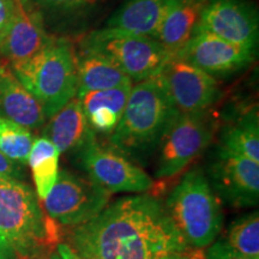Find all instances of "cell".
Instances as JSON below:
<instances>
[{
    "label": "cell",
    "mask_w": 259,
    "mask_h": 259,
    "mask_svg": "<svg viewBox=\"0 0 259 259\" xmlns=\"http://www.w3.org/2000/svg\"><path fill=\"white\" fill-rule=\"evenodd\" d=\"M69 245L85 259H161L190 250L160 199L124 197L74 227Z\"/></svg>",
    "instance_id": "cell-1"
},
{
    "label": "cell",
    "mask_w": 259,
    "mask_h": 259,
    "mask_svg": "<svg viewBox=\"0 0 259 259\" xmlns=\"http://www.w3.org/2000/svg\"><path fill=\"white\" fill-rule=\"evenodd\" d=\"M59 240L60 227L44 211L34 190L0 177V241L15 259H50Z\"/></svg>",
    "instance_id": "cell-2"
},
{
    "label": "cell",
    "mask_w": 259,
    "mask_h": 259,
    "mask_svg": "<svg viewBox=\"0 0 259 259\" xmlns=\"http://www.w3.org/2000/svg\"><path fill=\"white\" fill-rule=\"evenodd\" d=\"M178 114L157 76L138 82L131 88L120 121L111 135L112 147L138 160L148 156L158 148Z\"/></svg>",
    "instance_id": "cell-3"
},
{
    "label": "cell",
    "mask_w": 259,
    "mask_h": 259,
    "mask_svg": "<svg viewBox=\"0 0 259 259\" xmlns=\"http://www.w3.org/2000/svg\"><path fill=\"white\" fill-rule=\"evenodd\" d=\"M9 65L40 102L46 118L53 116L77 95L76 52L69 41L52 38L32 57Z\"/></svg>",
    "instance_id": "cell-4"
},
{
    "label": "cell",
    "mask_w": 259,
    "mask_h": 259,
    "mask_svg": "<svg viewBox=\"0 0 259 259\" xmlns=\"http://www.w3.org/2000/svg\"><path fill=\"white\" fill-rule=\"evenodd\" d=\"M171 222L192 248L208 247L223 225L221 204L200 168L187 171L164 204Z\"/></svg>",
    "instance_id": "cell-5"
},
{
    "label": "cell",
    "mask_w": 259,
    "mask_h": 259,
    "mask_svg": "<svg viewBox=\"0 0 259 259\" xmlns=\"http://www.w3.org/2000/svg\"><path fill=\"white\" fill-rule=\"evenodd\" d=\"M82 47L107 57L137 83L156 76L173 56L155 38L111 28L92 31L84 37Z\"/></svg>",
    "instance_id": "cell-6"
},
{
    "label": "cell",
    "mask_w": 259,
    "mask_h": 259,
    "mask_svg": "<svg viewBox=\"0 0 259 259\" xmlns=\"http://www.w3.org/2000/svg\"><path fill=\"white\" fill-rule=\"evenodd\" d=\"M111 193L89 178L61 169L44 206L51 219L64 227L84 225L108 205Z\"/></svg>",
    "instance_id": "cell-7"
},
{
    "label": "cell",
    "mask_w": 259,
    "mask_h": 259,
    "mask_svg": "<svg viewBox=\"0 0 259 259\" xmlns=\"http://www.w3.org/2000/svg\"><path fill=\"white\" fill-rule=\"evenodd\" d=\"M213 136L212 122L205 113H179L161 139L160 156L155 170L157 178L168 179L183 171L205 150Z\"/></svg>",
    "instance_id": "cell-8"
},
{
    "label": "cell",
    "mask_w": 259,
    "mask_h": 259,
    "mask_svg": "<svg viewBox=\"0 0 259 259\" xmlns=\"http://www.w3.org/2000/svg\"><path fill=\"white\" fill-rule=\"evenodd\" d=\"M78 155L89 179L109 193L145 192L154 186L153 179L141 167L115 148L103 147L95 136Z\"/></svg>",
    "instance_id": "cell-9"
},
{
    "label": "cell",
    "mask_w": 259,
    "mask_h": 259,
    "mask_svg": "<svg viewBox=\"0 0 259 259\" xmlns=\"http://www.w3.org/2000/svg\"><path fill=\"white\" fill-rule=\"evenodd\" d=\"M156 76L181 114L205 113L219 99L218 80L187 61L171 56Z\"/></svg>",
    "instance_id": "cell-10"
},
{
    "label": "cell",
    "mask_w": 259,
    "mask_h": 259,
    "mask_svg": "<svg viewBox=\"0 0 259 259\" xmlns=\"http://www.w3.org/2000/svg\"><path fill=\"white\" fill-rule=\"evenodd\" d=\"M209 174L213 190L229 205L247 208L258 204V162L220 147Z\"/></svg>",
    "instance_id": "cell-11"
},
{
    "label": "cell",
    "mask_w": 259,
    "mask_h": 259,
    "mask_svg": "<svg viewBox=\"0 0 259 259\" xmlns=\"http://www.w3.org/2000/svg\"><path fill=\"white\" fill-rule=\"evenodd\" d=\"M196 29L232 44L257 48L258 15L244 0H208Z\"/></svg>",
    "instance_id": "cell-12"
},
{
    "label": "cell",
    "mask_w": 259,
    "mask_h": 259,
    "mask_svg": "<svg viewBox=\"0 0 259 259\" xmlns=\"http://www.w3.org/2000/svg\"><path fill=\"white\" fill-rule=\"evenodd\" d=\"M257 48L240 46L225 41L209 32L194 30L192 36L176 56L204 72L229 74L248 66L255 58Z\"/></svg>",
    "instance_id": "cell-13"
},
{
    "label": "cell",
    "mask_w": 259,
    "mask_h": 259,
    "mask_svg": "<svg viewBox=\"0 0 259 259\" xmlns=\"http://www.w3.org/2000/svg\"><path fill=\"white\" fill-rule=\"evenodd\" d=\"M52 38L45 30L40 11L30 0H16L14 15L0 35V56L10 63L25 60Z\"/></svg>",
    "instance_id": "cell-14"
},
{
    "label": "cell",
    "mask_w": 259,
    "mask_h": 259,
    "mask_svg": "<svg viewBox=\"0 0 259 259\" xmlns=\"http://www.w3.org/2000/svg\"><path fill=\"white\" fill-rule=\"evenodd\" d=\"M0 118L29 130L41 127L46 121L40 102L19 82L9 64L0 65Z\"/></svg>",
    "instance_id": "cell-15"
},
{
    "label": "cell",
    "mask_w": 259,
    "mask_h": 259,
    "mask_svg": "<svg viewBox=\"0 0 259 259\" xmlns=\"http://www.w3.org/2000/svg\"><path fill=\"white\" fill-rule=\"evenodd\" d=\"M50 119L46 137L56 145L60 154H79L95 136L77 97L67 102Z\"/></svg>",
    "instance_id": "cell-16"
},
{
    "label": "cell",
    "mask_w": 259,
    "mask_h": 259,
    "mask_svg": "<svg viewBox=\"0 0 259 259\" xmlns=\"http://www.w3.org/2000/svg\"><path fill=\"white\" fill-rule=\"evenodd\" d=\"M132 83L112 89L95 90L77 95L94 132L112 135L124 112Z\"/></svg>",
    "instance_id": "cell-17"
},
{
    "label": "cell",
    "mask_w": 259,
    "mask_h": 259,
    "mask_svg": "<svg viewBox=\"0 0 259 259\" xmlns=\"http://www.w3.org/2000/svg\"><path fill=\"white\" fill-rule=\"evenodd\" d=\"M206 3L208 0H169L156 36L169 53L176 54L190 40Z\"/></svg>",
    "instance_id": "cell-18"
},
{
    "label": "cell",
    "mask_w": 259,
    "mask_h": 259,
    "mask_svg": "<svg viewBox=\"0 0 259 259\" xmlns=\"http://www.w3.org/2000/svg\"><path fill=\"white\" fill-rule=\"evenodd\" d=\"M169 0H126L114 12L106 28L156 40Z\"/></svg>",
    "instance_id": "cell-19"
},
{
    "label": "cell",
    "mask_w": 259,
    "mask_h": 259,
    "mask_svg": "<svg viewBox=\"0 0 259 259\" xmlns=\"http://www.w3.org/2000/svg\"><path fill=\"white\" fill-rule=\"evenodd\" d=\"M76 71L78 83L77 95L132 83L108 58L85 47H80V51L76 53Z\"/></svg>",
    "instance_id": "cell-20"
},
{
    "label": "cell",
    "mask_w": 259,
    "mask_h": 259,
    "mask_svg": "<svg viewBox=\"0 0 259 259\" xmlns=\"http://www.w3.org/2000/svg\"><path fill=\"white\" fill-rule=\"evenodd\" d=\"M60 153L47 137L35 139L28 157L37 198L44 202L56 184L59 173Z\"/></svg>",
    "instance_id": "cell-21"
},
{
    "label": "cell",
    "mask_w": 259,
    "mask_h": 259,
    "mask_svg": "<svg viewBox=\"0 0 259 259\" xmlns=\"http://www.w3.org/2000/svg\"><path fill=\"white\" fill-rule=\"evenodd\" d=\"M221 147L259 163V125L257 108L246 111L234 124L227 126Z\"/></svg>",
    "instance_id": "cell-22"
},
{
    "label": "cell",
    "mask_w": 259,
    "mask_h": 259,
    "mask_svg": "<svg viewBox=\"0 0 259 259\" xmlns=\"http://www.w3.org/2000/svg\"><path fill=\"white\" fill-rule=\"evenodd\" d=\"M233 250L251 259H259V215L241 216L231 225L225 239Z\"/></svg>",
    "instance_id": "cell-23"
},
{
    "label": "cell",
    "mask_w": 259,
    "mask_h": 259,
    "mask_svg": "<svg viewBox=\"0 0 259 259\" xmlns=\"http://www.w3.org/2000/svg\"><path fill=\"white\" fill-rule=\"evenodd\" d=\"M32 143L34 138L30 130L0 118V151L6 157L19 164L28 163Z\"/></svg>",
    "instance_id": "cell-24"
},
{
    "label": "cell",
    "mask_w": 259,
    "mask_h": 259,
    "mask_svg": "<svg viewBox=\"0 0 259 259\" xmlns=\"http://www.w3.org/2000/svg\"><path fill=\"white\" fill-rule=\"evenodd\" d=\"M35 4L58 11H74L94 6L99 0H31Z\"/></svg>",
    "instance_id": "cell-25"
},
{
    "label": "cell",
    "mask_w": 259,
    "mask_h": 259,
    "mask_svg": "<svg viewBox=\"0 0 259 259\" xmlns=\"http://www.w3.org/2000/svg\"><path fill=\"white\" fill-rule=\"evenodd\" d=\"M204 255H205V259H251L233 250L225 239L211 242L204 251Z\"/></svg>",
    "instance_id": "cell-26"
},
{
    "label": "cell",
    "mask_w": 259,
    "mask_h": 259,
    "mask_svg": "<svg viewBox=\"0 0 259 259\" xmlns=\"http://www.w3.org/2000/svg\"><path fill=\"white\" fill-rule=\"evenodd\" d=\"M0 177L16 180H22L24 177L21 164L10 160L2 151H0Z\"/></svg>",
    "instance_id": "cell-27"
},
{
    "label": "cell",
    "mask_w": 259,
    "mask_h": 259,
    "mask_svg": "<svg viewBox=\"0 0 259 259\" xmlns=\"http://www.w3.org/2000/svg\"><path fill=\"white\" fill-rule=\"evenodd\" d=\"M16 0H0V35L15 12Z\"/></svg>",
    "instance_id": "cell-28"
},
{
    "label": "cell",
    "mask_w": 259,
    "mask_h": 259,
    "mask_svg": "<svg viewBox=\"0 0 259 259\" xmlns=\"http://www.w3.org/2000/svg\"><path fill=\"white\" fill-rule=\"evenodd\" d=\"M56 250L60 259H85L66 242H59L57 245Z\"/></svg>",
    "instance_id": "cell-29"
},
{
    "label": "cell",
    "mask_w": 259,
    "mask_h": 259,
    "mask_svg": "<svg viewBox=\"0 0 259 259\" xmlns=\"http://www.w3.org/2000/svg\"><path fill=\"white\" fill-rule=\"evenodd\" d=\"M161 259H205L204 251L200 248H190L185 252H180V253H171Z\"/></svg>",
    "instance_id": "cell-30"
},
{
    "label": "cell",
    "mask_w": 259,
    "mask_h": 259,
    "mask_svg": "<svg viewBox=\"0 0 259 259\" xmlns=\"http://www.w3.org/2000/svg\"><path fill=\"white\" fill-rule=\"evenodd\" d=\"M0 259H15L14 254L9 250V247H6L2 242H0Z\"/></svg>",
    "instance_id": "cell-31"
},
{
    "label": "cell",
    "mask_w": 259,
    "mask_h": 259,
    "mask_svg": "<svg viewBox=\"0 0 259 259\" xmlns=\"http://www.w3.org/2000/svg\"><path fill=\"white\" fill-rule=\"evenodd\" d=\"M50 259H60V258H59V255H58V254H57V252H56V253H54V252H53V253H52V254H51V257H50Z\"/></svg>",
    "instance_id": "cell-32"
},
{
    "label": "cell",
    "mask_w": 259,
    "mask_h": 259,
    "mask_svg": "<svg viewBox=\"0 0 259 259\" xmlns=\"http://www.w3.org/2000/svg\"><path fill=\"white\" fill-rule=\"evenodd\" d=\"M0 242H2V244H4V242H3V241H0ZM5 245V244H4ZM6 246V245H5ZM6 247H8V246H6ZM9 250H10V248H9Z\"/></svg>",
    "instance_id": "cell-33"
}]
</instances>
